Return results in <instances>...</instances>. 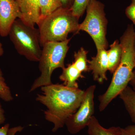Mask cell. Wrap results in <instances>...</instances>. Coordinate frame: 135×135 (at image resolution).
<instances>
[{"mask_svg": "<svg viewBox=\"0 0 135 135\" xmlns=\"http://www.w3.org/2000/svg\"><path fill=\"white\" fill-rule=\"evenodd\" d=\"M42 94L36 100L45 105L46 120L54 125L53 132L63 127L68 119L75 113L84 96V90L68 87L63 84H52L41 87Z\"/></svg>", "mask_w": 135, "mask_h": 135, "instance_id": "6da1fadb", "label": "cell"}, {"mask_svg": "<svg viewBox=\"0 0 135 135\" xmlns=\"http://www.w3.org/2000/svg\"><path fill=\"white\" fill-rule=\"evenodd\" d=\"M135 30L133 25H128L120 38L122 50L120 63L114 73L112 81L106 92L99 97V109L104 110L109 104L127 86L133 76L135 64L134 44Z\"/></svg>", "mask_w": 135, "mask_h": 135, "instance_id": "7a4b0ae2", "label": "cell"}, {"mask_svg": "<svg viewBox=\"0 0 135 135\" xmlns=\"http://www.w3.org/2000/svg\"><path fill=\"white\" fill-rule=\"evenodd\" d=\"M79 20L73 15L71 9L61 7L40 20L37 25L41 46L51 42L64 41L69 33H78Z\"/></svg>", "mask_w": 135, "mask_h": 135, "instance_id": "3957f363", "label": "cell"}, {"mask_svg": "<svg viewBox=\"0 0 135 135\" xmlns=\"http://www.w3.org/2000/svg\"><path fill=\"white\" fill-rule=\"evenodd\" d=\"M71 38L62 42H51L42 46L41 55L39 62V69L41 74L34 81L29 92L34 91L40 87L52 84L51 77L55 69L65 68V59L69 47Z\"/></svg>", "mask_w": 135, "mask_h": 135, "instance_id": "277c9868", "label": "cell"}, {"mask_svg": "<svg viewBox=\"0 0 135 135\" xmlns=\"http://www.w3.org/2000/svg\"><path fill=\"white\" fill-rule=\"evenodd\" d=\"M8 36L19 55L32 62H38L42 51L38 29L27 25L18 18Z\"/></svg>", "mask_w": 135, "mask_h": 135, "instance_id": "5b68a950", "label": "cell"}, {"mask_svg": "<svg viewBox=\"0 0 135 135\" xmlns=\"http://www.w3.org/2000/svg\"><path fill=\"white\" fill-rule=\"evenodd\" d=\"M86 15L79 26V31H84L94 41L97 50L108 47L106 35L107 19L104 5L98 0H89L86 8Z\"/></svg>", "mask_w": 135, "mask_h": 135, "instance_id": "8992f818", "label": "cell"}, {"mask_svg": "<svg viewBox=\"0 0 135 135\" xmlns=\"http://www.w3.org/2000/svg\"><path fill=\"white\" fill-rule=\"evenodd\" d=\"M96 86L91 85L84 90V97L77 111L66 121L68 130L72 134L79 133L88 126L95 112L94 92Z\"/></svg>", "mask_w": 135, "mask_h": 135, "instance_id": "52a82bcc", "label": "cell"}, {"mask_svg": "<svg viewBox=\"0 0 135 135\" xmlns=\"http://www.w3.org/2000/svg\"><path fill=\"white\" fill-rule=\"evenodd\" d=\"M22 14L16 0H0V35H8L15 20H21Z\"/></svg>", "mask_w": 135, "mask_h": 135, "instance_id": "ba28073f", "label": "cell"}, {"mask_svg": "<svg viewBox=\"0 0 135 135\" xmlns=\"http://www.w3.org/2000/svg\"><path fill=\"white\" fill-rule=\"evenodd\" d=\"M95 56L91 60H88L89 71L92 72L93 79L99 83H103L107 80L106 73L108 70V60L107 51L105 49L97 50Z\"/></svg>", "mask_w": 135, "mask_h": 135, "instance_id": "9c48e42d", "label": "cell"}, {"mask_svg": "<svg viewBox=\"0 0 135 135\" xmlns=\"http://www.w3.org/2000/svg\"><path fill=\"white\" fill-rule=\"evenodd\" d=\"M16 1L22 13L21 20L22 22L31 27H35V25H38L40 20L39 0Z\"/></svg>", "mask_w": 135, "mask_h": 135, "instance_id": "30bf717a", "label": "cell"}, {"mask_svg": "<svg viewBox=\"0 0 135 135\" xmlns=\"http://www.w3.org/2000/svg\"><path fill=\"white\" fill-rule=\"evenodd\" d=\"M62 72L59 76V79L64 82L63 84L71 88H79L77 82L80 78H84L82 73L75 67L73 63L62 69Z\"/></svg>", "mask_w": 135, "mask_h": 135, "instance_id": "8fae6325", "label": "cell"}, {"mask_svg": "<svg viewBox=\"0 0 135 135\" xmlns=\"http://www.w3.org/2000/svg\"><path fill=\"white\" fill-rule=\"evenodd\" d=\"M107 51L108 70L111 73L115 71L120 63L122 50L120 42L116 40L110 45V49Z\"/></svg>", "mask_w": 135, "mask_h": 135, "instance_id": "7c38bea8", "label": "cell"}, {"mask_svg": "<svg viewBox=\"0 0 135 135\" xmlns=\"http://www.w3.org/2000/svg\"><path fill=\"white\" fill-rule=\"evenodd\" d=\"M88 127L89 135H120L121 131V128L119 127H112L108 129L104 128L94 116L90 119Z\"/></svg>", "mask_w": 135, "mask_h": 135, "instance_id": "4fadbf2b", "label": "cell"}, {"mask_svg": "<svg viewBox=\"0 0 135 135\" xmlns=\"http://www.w3.org/2000/svg\"><path fill=\"white\" fill-rule=\"evenodd\" d=\"M123 101L126 110L131 120L135 124V92L132 88L127 86L119 95Z\"/></svg>", "mask_w": 135, "mask_h": 135, "instance_id": "5bb4252c", "label": "cell"}, {"mask_svg": "<svg viewBox=\"0 0 135 135\" xmlns=\"http://www.w3.org/2000/svg\"><path fill=\"white\" fill-rule=\"evenodd\" d=\"M40 20L62 7L60 0H39Z\"/></svg>", "mask_w": 135, "mask_h": 135, "instance_id": "9a60e30c", "label": "cell"}, {"mask_svg": "<svg viewBox=\"0 0 135 135\" xmlns=\"http://www.w3.org/2000/svg\"><path fill=\"white\" fill-rule=\"evenodd\" d=\"M88 53L87 50L81 47L74 53V61L72 63L81 73L89 71L87 59Z\"/></svg>", "mask_w": 135, "mask_h": 135, "instance_id": "2e32d148", "label": "cell"}, {"mask_svg": "<svg viewBox=\"0 0 135 135\" xmlns=\"http://www.w3.org/2000/svg\"><path fill=\"white\" fill-rule=\"evenodd\" d=\"M0 98L6 102H9L13 99L9 87L5 82L2 71L0 69Z\"/></svg>", "mask_w": 135, "mask_h": 135, "instance_id": "e0dca14e", "label": "cell"}, {"mask_svg": "<svg viewBox=\"0 0 135 135\" xmlns=\"http://www.w3.org/2000/svg\"><path fill=\"white\" fill-rule=\"evenodd\" d=\"M89 0H74L71 9L73 15L79 19L83 15Z\"/></svg>", "mask_w": 135, "mask_h": 135, "instance_id": "ac0fdd59", "label": "cell"}, {"mask_svg": "<svg viewBox=\"0 0 135 135\" xmlns=\"http://www.w3.org/2000/svg\"><path fill=\"white\" fill-rule=\"evenodd\" d=\"M126 16L130 19L135 26V0H131V3L126 9Z\"/></svg>", "mask_w": 135, "mask_h": 135, "instance_id": "d6986e66", "label": "cell"}, {"mask_svg": "<svg viewBox=\"0 0 135 135\" xmlns=\"http://www.w3.org/2000/svg\"><path fill=\"white\" fill-rule=\"evenodd\" d=\"M120 135H135V125H130L124 128H121Z\"/></svg>", "mask_w": 135, "mask_h": 135, "instance_id": "ffe728a7", "label": "cell"}, {"mask_svg": "<svg viewBox=\"0 0 135 135\" xmlns=\"http://www.w3.org/2000/svg\"><path fill=\"white\" fill-rule=\"evenodd\" d=\"M62 7L65 8L71 9L74 0H60Z\"/></svg>", "mask_w": 135, "mask_h": 135, "instance_id": "44dd1931", "label": "cell"}, {"mask_svg": "<svg viewBox=\"0 0 135 135\" xmlns=\"http://www.w3.org/2000/svg\"><path fill=\"white\" fill-rule=\"evenodd\" d=\"M9 126V124L7 123L2 127L0 128V135H8Z\"/></svg>", "mask_w": 135, "mask_h": 135, "instance_id": "7402d4cb", "label": "cell"}, {"mask_svg": "<svg viewBox=\"0 0 135 135\" xmlns=\"http://www.w3.org/2000/svg\"><path fill=\"white\" fill-rule=\"evenodd\" d=\"M4 110L2 108V106L0 103V124L4 123L5 120Z\"/></svg>", "mask_w": 135, "mask_h": 135, "instance_id": "603a6c76", "label": "cell"}, {"mask_svg": "<svg viewBox=\"0 0 135 135\" xmlns=\"http://www.w3.org/2000/svg\"><path fill=\"white\" fill-rule=\"evenodd\" d=\"M129 84L132 86L133 89L135 92V70L133 71V76Z\"/></svg>", "mask_w": 135, "mask_h": 135, "instance_id": "cb8c5ba5", "label": "cell"}, {"mask_svg": "<svg viewBox=\"0 0 135 135\" xmlns=\"http://www.w3.org/2000/svg\"><path fill=\"white\" fill-rule=\"evenodd\" d=\"M3 53H4V50H3V47L2 44L0 41V57L3 55Z\"/></svg>", "mask_w": 135, "mask_h": 135, "instance_id": "d4e9b609", "label": "cell"}, {"mask_svg": "<svg viewBox=\"0 0 135 135\" xmlns=\"http://www.w3.org/2000/svg\"><path fill=\"white\" fill-rule=\"evenodd\" d=\"M134 61H135V39H134Z\"/></svg>", "mask_w": 135, "mask_h": 135, "instance_id": "484cf974", "label": "cell"}, {"mask_svg": "<svg viewBox=\"0 0 135 135\" xmlns=\"http://www.w3.org/2000/svg\"><path fill=\"white\" fill-rule=\"evenodd\" d=\"M15 134H16V133L14 132H10L9 133L8 135H15Z\"/></svg>", "mask_w": 135, "mask_h": 135, "instance_id": "4316f807", "label": "cell"}]
</instances>
